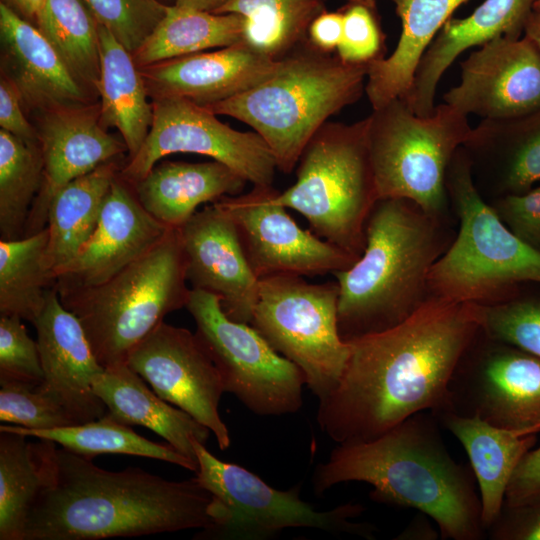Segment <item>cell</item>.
Here are the masks:
<instances>
[{
    "mask_svg": "<svg viewBox=\"0 0 540 540\" xmlns=\"http://www.w3.org/2000/svg\"><path fill=\"white\" fill-rule=\"evenodd\" d=\"M479 331L472 303L430 296L411 316L349 341L351 352L316 419L338 444L373 440L407 418L448 407V386Z\"/></svg>",
    "mask_w": 540,
    "mask_h": 540,
    "instance_id": "obj_1",
    "label": "cell"
},
{
    "mask_svg": "<svg viewBox=\"0 0 540 540\" xmlns=\"http://www.w3.org/2000/svg\"><path fill=\"white\" fill-rule=\"evenodd\" d=\"M218 518L214 496L196 476L172 481L140 468L109 471L61 447L29 512L24 540H100L207 530Z\"/></svg>",
    "mask_w": 540,
    "mask_h": 540,
    "instance_id": "obj_2",
    "label": "cell"
},
{
    "mask_svg": "<svg viewBox=\"0 0 540 540\" xmlns=\"http://www.w3.org/2000/svg\"><path fill=\"white\" fill-rule=\"evenodd\" d=\"M439 426L433 413L420 412L373 440L339 444L314 472L315 493L366 482L373 501L426 514L443 539H483L475 476L451 456Z\"/></svg>",
    "mask_w": 540,
    "mask_h": 540,
    "instance_id": "obj_3",
    "label": "cell"
},
{
    "mask_svg": "<svg viewBox=\"0 0 540 540\" xmlns=\"http://www.w3.org/2000/svg\"><path fill=\"white\" fill-rule=\"evenodd\" d=\"M454 222V215H431L409 199L376 201L365 224L363 253L333 274L344 341L392 328L428 300L429 273L456 236Z\"/></svg>",
    "mask_w": 540,
    "mask_h": 540,
    "instance_id": "obj_4",
    "label": "cell"
},
{
    "mask_svg": "<svg viewBox=\"0 0 540 540\" xmlns=\"http://www.w3.org/2000/svg\"><path fill=\"white\" fill-rule=\"evenodd\" d=\"M368 69L321 52L306 40L264 80L205 108L250 126L269 147L277 169L289 174L327 119L360 99Z\"/></svg>",
    "mask_w": 540,
    "mask_h": 540,
    "instance_id": "obj_5",
    "label": "cell"
},
{
    "mask_svg": "<svg viewBox=\"0 0 540 540\" xmlns=\"http://www.w3.org/2000/svg\"><path fill=\"white\" fill-rule=\"evenodd\" d=\"M445 184L458 228L430 270V295L491 304L506 299L523 283H540V253L518 239L479 193L462 146L448 166Z\"/></svg>",
    "mask_w": 540,
    "mask_h": 540,
    "instance_id": "obj_6",
    "label": "cell"
},
{
    "mask_svg": "<svg viewBox=\"0 0 540 540\" xmlns=\"http://www.w3.org/2000/svg\"><path fill=\"white\" fill-rule=\"evenodd\" d=\"M186 260L179 229L171 228L153 248L109 280L58 293L80 320L104 367L127 363L132 350L169 313L186 307Z\"/></svg>",
    "mask_w": 540,
    "mask_h": 540,
    "instance_id": "obj_7",
    "label": "cell"
},
{
    "mask_svg": "<svg viewBox=\"0 0 540 540\" xmlns=\"http://www.w3.org/2000/svg\"><path fill=\"white\" fill-rule=\"evenodd\" d=\"M366 128V118L326 122L304 147L296 182L275 195L276 202L303 215L317 236L358 257L378 200Z\"/></svg>",
    "mask_w": 540,
    "mask_h": 540,
    "instance_id": "obj_8",
    "label": "cell"
},
{
    "mask_svg": "<svg viewBox=\"0 0 540 540\" xmlns=\"http://www.w3.org/2000/svg\"><path fill=\"white\" fill-rule=\"evenodd\" d=\"M366 121L378 199L405 198L431 215L453 216L446 173L472 129L468 115L443 102L420 116L395 98Z\"/></svg>",
    "mask_w": 540,
    "mask_h": 540,
    "instance_id": "obj_9",
    "label": "cell"
},
{
    "mask_svg": "<svg viewBox=\"0 0 540 540\" xmlns=\"http://www.w3.org/2000/svg\"><path fill=\"white\" fill-rule=\"evenodd\" d=\"M195 476L214 496L219 519L197 534L202 539L264 540L290 528L318 529L374 539L375 527L354 521L364 508L358 503L319 511L300 498L301 485L278 490L248 469L218 459L205 444L193 441Z\"/></svg>",
    "mask_w": 540,
    "mask_h": 540,
    "instance_id": "obj_10",
    "label": "cell"
},
{
    "mask_svg": "<svg viewBox=\"0 0 540 540\" xmlns=\"http://www.w3.org/2000/svg\"><path fill=\"white\" fill-rule=\"evenodd\" d=\"M338 298L337 281L313 284L299 275L268 276L260 279L250 323L303 372L319 401L338 385L351 352L338 329Z\"/></svg>",
    "mask_w": 540,
    "mask_h": 540,
    "instance_id": "obj_11",
    "label": "cell"
},
{
    "mask_svg": "<svg viewBox=\"0 0 540 540\" xmlns=\"http://www.w3.org/2000/svg\"><path fill=\"white\" fill-rule=\"evenodd\" d=\"M196 324V335L218 368L225 391L259 416H280L303 405V372L276 352L247 323L230 319L220 299L191 289L185 307Z\"/></svg>",
    "mask_w": 540,
    "mask_h": 540,
    "instance_id": "obj_12",
    "label": "cell"
},
{
    "mask_svg": "<svg viewBox=\"0 0 540 540\" xmlns=\"http://www.w3.org/2000/svg\"><path fill=\"white\" fill-rule=\"evenodd\" d=\"M445 410L540 433V359L479 329L452 374Z\"/></svg>",
    "mask_w": 540,
    "mask_h": 540,
    "instance_id": "obj_13",
    "label": "cell"
},
{
    "mask_svg": "<svg viewBox=\"0 0 540 540\" xmlns=\"http://www.w3.org/2000/svg\"><path fill=\"white\" fill-rule=\"evenodd\" d=\"M152 105L149 133L119 172L125 181L134 185L170 154L193 153L227 165L253 186H272L276 162L256 132L235 130L207 108L184 98H157Z\"/></svg>",
    "mask_w": 540,
    "mask_h": 540,
    "instance_id": "obj_14",
    "label": "cell"
},
{
    "mask_svg": "<svg viewBox=\"0 0 540 540\" xmlns=\"http://www.w3.org/2000/svg\"><path fill=\"white\" fill-rule=\"evenodd\" d=\"M272 186H253L214 204L234 223L247 260L258 279L290 274H334L360 257L302 229L275 201Z\"/></svg>",
    "mask_w": 540,
    "mask_h": 540,
    "instance_id": "obj_15",
    "label": "cell"
},
{
    "mask_svg": "<svg viewBox=\"0 0 540 540\" xmlns=\"http://www.w3.org/2000/svg\"><path fill=\"white\" fill-rule=\"evenodd\" d=\"M127 364L158 396L206 426L221 450L230 447L218 410L224 381L196 333L163 321L132 350Z\"/></svg>",
    "mask_w": 540,
    "mask_h": 540,
    "instance_id": "obj_16",
    "label": "cell"
},
{
    "mask_svg": "<svg viewBox=\"0 0 540 540\" xmlns=\"http://www.w3.org/2000/svg\"><path fill=\"white\" fill-rule=\"evenodd\" d=\"M460 69L459 83L443 100L462 113L501 120L540 109V52L526 36L490 40Z\"/></svg>",
    "mask_w": 540,
    "mask_h": 540,
    "instance_id": "obj_17",
    "label": "cell"
},
{
    "mask_svg": "<svg viewBox=\"0 0 540 540\" xmlns=\"http://www.w3.org/2000/svg\"><path fill=\"white\" fill-rule=\"evenodd\" d=\"M34 118L43 158V181L23 237L46 228L49 206L62 187L128 153L123 139L110 134L101 123L98 101L47 109L34 114Z\"/></svg>",
    "mask_w": 540,
    "mask_h": 540,
    "instance_id": "obj_18",
    "label": "cell"
},
{
    "mask_svg": "<svg viewBox=\"0 0 540 540\" xmlns=\"http://www.w3.org/2000/svg\"><path fill=\"white\" fill-rule=\"evenodd\" d=\"M169 227L149 214L119 174L97 225L75 257L54 276L58 293L99 285L153 248Z\"/></svg>",
    "mask_w": 540,
    "mask_h": 540,
    "instance_id": "obj_19",
    "label": "cell"
},
{
    "mask_svg": "<svg viewBox=\"0 0 540 540\" xmlns=\"http://www.w3.org/2000/svg\"><path fill=\"white\" fill-rule=\"evenodd\" d=\"M179 232L190 288L216 295L230 319L250 324L260 280L232 220L212 203L197 211Z\"/></svg>",
    "mask_w": 540,
    "mask_h": 540,
    "instance_id": "obj_20",
    "label": "cell"
},
{
    "mask_svg": "<svg viewBox=\"0 0 540 540\" xmlns=\"http://www.w3.org/2000/svg\"><path fill=\"white\" fill-rule=\"evenodd\" d=\"M32 323L37 332L43 389L74 424L106 415L107 408L93 389L94 380L105 368L97 360L80 320L62 304L54 285L47 290L43 308Z\"/></svg>",
    "mask_w": 540,
    "mask_h": 540,
    "instance_id": "obj_21",
    "label": "cell"
},
{
    "mask_svg": "<svg viewBox=\"0 0 540 540\" xmlns=\"http://www.w3.org/2000/svg\"><path fill=\"white\" fill-rule=\"evenodd\" d=\"M277 63L240 42L139 69L152 100L179 97L208 107L258 84Z\"/></svg>",
    "mask_w": 540,
    "mask_h": 540,
    "instance_id": "obj_22",
    "label": "cell"
},
{
    "mask_svg": "<svg viewBox=\"0 0 540 540\" xmlns=\"http://www.w3.org/2000/svg\"><path fill=\"white\" fill-rule=\"evenodd\" d=\"M1 73L17 87L28 114L96 102L35 24L0 3Z\"/></svg>",
    "mask_w": 540,
    "mask_h": 540,
    "instance_id": "obj_23",
    "label": "cell"
},
{
    "mask_svg": "<svg viewBox=\"0 0 540 540\" xmlns=\"http://www.w3.org/2000/svg\"><path fill=\"white\" fill-rule=\"evenodd\" d=\"M462 147L474 184L486 201L527 192L540 180V109L514 118L482 120Z\"/></svg>",
    "mask_w": 540,
    "mask_h": 540,
    "instance_id": "obj_24",
    "label": "cell"
},
{
    "mask_svg": "<svg viewBox=\"0 0 540 540\" xmlns=\"http://www.w3.org/2000/svg\"><path fill=\"white\" fill-rule=\"evenodd\" d=\"M537 0H484L469 16L449 18L422 56L403 98L417 115H430L439 81L466 50L497 37L521 38Z\"/></svg>",
    "mask_w": 540,
    "mask_h": 540,
    "instance_id": "obj_25",
    "label": "cell"
},
{
    "mask_svg": "<svg viewBox=\"0 0 540 540\" xmlns=\"http://www.w3.org/2000/svg\"><path fill=\"white\" fill-rule=\"evenodd\" d=\"M247 180L227 165L213 160L157 163L133 185L145 210L169 228H181L204 203H215L243 192Z\"/></svg>",
    "mask_w": 540,
    "mask_h": 540,
    "instance_id": "obj_26",
    "label": "cell"
},
{
    "mask_svg": "<svg viewBox=\"0 0 540 540\" xmlns=\"http://www.w3.org/2000/svg\"><path fill=\"white\" fill-rule=\"evenodd\" d=\"M433 414L468 455L479 487L481 521L487 531L500 515L510 478L521 458L535 446L537 434L500 428L449 410Z\"/></svg>",
    "mask_w": 540,
    "mask_h": 540,
    "instance_id": "obj_27",
    "label": "cell"
},
{
    "mask_svg": "<svg viewBox=\"0 0 540 540\" xmlns=\"http://www.w3.org/2000/svg\"><path fill=\"white\" fill-rule=\"evenodd\" d=\"M145 382L125 363L105 368L94 380L93 389L112 418L150 429L197 463L193 441L206 444L211 431L184 410L168 404Z\"/></svg>",
    "mask_w": 540,
    "mask_h": 540,
    "instance_id": "obj_28",
    "label": "cell"
},
{
    "mask_svg": "<svg viewBox=\"0 0 540 540\" xmlns=\"http://www.w3.org/2000/svg\"><path fill=\"white\" fill-rule=\"evenodd\" d=\"M401 21V34L389 57L369 66L365 93L377 109L408 93L425 51L452 13L468 0H391Z\"/></svg>",
    "mask_w": 540,
    "mask_h": 540,
    "instance_id": "obj_29",
    "label": "cell"
},
{
    "mask_svg": "<svg viewBox=\"0 0 540 540\" xmlns=\"http://www.w3.org/2000/svg\"><path fill=\"white\" fill-rule=\"evenodd\" d=\"M100 79L97 87L100 120L116 128L134 157L144 143L153 120V105L140 69L129 52L99 24ZM127 159V160H128Z\"/></svg>",
    "mask_w": 540,
    "mask_h": 540,
    "instance_id": "obj_30",
    "label": "cell"
},
{
    "mask_svg": "<svg viewBox=\"0 0 540 540\" xmlns=\"http://www.w3.org/2000/svg\"><path fill=\"white\" fill-rule=\"evenodd\" d=\"M121 168L119 159L103 163L66 184L53 197L46 226V262L53 279L94 231L106 195Z\"/></svg>",
    "mask_w": 540,
    "mask_h": 540,
    "instance_id": "obj_31",
    "label": "cell"
},
{
    "mask_svg": "<svg viewBox=\"0 0 540 540\" xmlns=\"http://www.w3.org/2000/svg\"><path fill=\"white\" fill-rule=\"evenodd\" d=\"M0 430V540H24L29 512L52 471L56 443Z\"/></svg>",
    "mask_w": 540,
    "mask_h": 540,
    "instance_id": "obj_32",
    "label": "cell"
},
{
    "mask_svg": "<svg viewBox=\"0 0 540 540\" xmlns=\"http://www.w3.org/2000/svg\"><path fill=\"white\" fill-rule=\"evenodd\" d=\"M243 18L238 14H218L176 5L166 14L132 53L138 68L165 60L224 48L242 42Z\"/></svg>",
    "mask_w": 540,
    "mask_h": 540,
    "instance_id": "obj_33",
    "label": "cell"
},
{
    "mask_svg": "<svg viewBox=\"0 0 540 540\" xmlns=\"http://www.w3.org/2000/svg\"><path fill=\"white\" fill-rule=\"evenodd\" d=\"M324 0H228L215 13L243 18L242 42L279 61L307 40L311 22L326 9Z\"/></svg>",
    "mask_w": 540,
    "mask_h": 540,
    "instance_id": "obj_34",
    "label": "cell"
},
{
    "mask_svg": "<svg viewBox=\"0 0 540 540\" xmlns=\"http://www.w3.org/2000/svg\"><path fill=\"white\" fill-rule=\"evenodd\" d=\"M0 430L13 431L32 438L46 439L78 455L93 459L104 453L125 454L169 462L193 472L198 464L177 451L170 444L148 440L137 434L108 413L81 424L48 429L28 430L16 425L1 424Z\"/></svg>",
    "mask_w": 540,
    "mask_h": 540,
    "instance_id": "obj_35",
    "label": "cell"
},
{
    "mask_svg": "<svg viewBox=\"0 0 540 540\" xmlns=\"http://www.w3.org/2000/svg\"><path fill=\"white\" fill-rule=\"evenodd\" d=\"M48 228L12 240H0V315L31 323L41 312L54 279L47 266Z\"/></svg>",
    "mask_w": 540,
    "mask_h": 540,
    "instance_id": "obj_36",
    "label": "cell"
},
{
    "mask_svg": "<svg viewBox=\"0 0 540 540\" xmlns=\"http://www.w3.org/2000/svg\"><path fill=\"white\" fill-rule=\"evenodd\" d=\"M75 78L98 98L99 23L84 0H46L34 23Z\"/></svg>",
    "mask_w": 540,
    "mask_h": 540,
    "instance_id": "obj_37",
    "label": "cell"
},
{
    "mask_svg": "<svg viewBox=\"0 0 540 540\" xmlns=\"http://www.w3.org/2000/svg\"><path fill=\"white\" fill-rule=\"evenodd\" d=\"M43 181V158L37 143L0 130V237L24 236L32 205Z\"/></svg>",
    "mask_w": 540,
    "mask_h": 540,
    "instance_id": "obj_38",
    "label": "cell"
},
{
    "mask_svg": "<svg viewBox=\"0 0 540 540\" xmlns=\"http://www.w3.org/2000/svg\"><path fill=\"white\" fill-rule=\"evenodd\" d=\"M472 307L484 335L540 359V283H523L504 300Z\"/></svg>",
    "mask_w": 540,
    "mask_h": 540,
    "instance_id": "obj_39",
    "label": "cell"
},
{
    "mask_svg": "<svg viewBox=\"0 0 540 540\" xmlns=\"http://www.w3.org/2000/svg\"><path fill=\"white\" fill-rule=\"evenodd\" d=\"M0 421L28 430H48L73 425L66 410L41 383H1Z\"/></svg>",
    "mask_w": 540,
    "mask_h": 540,
    "instance_id": "obj_40",
    "label": "cell"
},
{
    "mask_svg": "<svg viewBox=\"0 0 540 540\" xmlns=\"http://www.w3.org/2000/svg\"><path fill=\"white\" fill-rule=\"evenodd\" d=\"M340 11L343 33L336 51L338 57L348 64L367 66L384 59L386 35L376 0H345Z\"/></svg>",
    "mask_w": 540,
    "mask_h": 540,
    "instance_id": "obj_41",
    "label": "cell"
},
{
    "mask_svg": "<svg viewBox=\"0 0 540 540\" xmlns=\"http://www.w3.org/2000/svg\"><path fill=\"white\" fill-rule=\"evenodd\" d=\"M98 23L131 53L135 52L167 11L158 0H84Z\"/></svg>",
    "mask_w": 540,
    "mask_h": 540,
    "instance_id": "obj_42",
    "label": "cell"
},
{
    "mask_svg": "<svg viewBox=\"0 0 540 540\" xmlns=\"http://www.w3.org/2000/svg\"><path fill=\"white\" fill-rule=\"evenodd\" d=\"M22 320L0 315V384L43 381L38 343L28 335Z\"/></svg>",
    "mask_w": 540,
    "mask_h": 540,
    "instance_id": "obj_43",
    "label": "cell"
},
{
    "mask_svg": "<svg viewBox=\"0 0 540 540\" xmlns=\"http://www.w3.org/2000/svg\"><path fill=\"white\" fill-rule=\"evenodd\" d=\"M501 222L524 244L540 253V187L487 201Z\"/></svg>",
    "mask_w": 540,
    "mask_h": 540,
    "instance_id": "obj_44",
    "label": "cell"
},
{
    "mask_svg": "<svg viewBox=\"0 0 540 540\" xmlns=\"http://www.w3.org/2000/svg\"><path fill=\"white\" fill-rule=\"evenodd\" d=\"M486 536L492 540H540V499L521 506H503Z\"/></svg>",
    "mask_w": 540,
    "mask_h": 540,
    "instance_id": "obj_45",
    "label": "cell"
},
{
    "mask_svg": "<svg viewBox=\"0 0 540 540\" xmlns=\"http://www.w3.org/2000/svg\"><path fill=\"white\" fill-rule=\"evenodd\" d=\"M539 499L540 446L529 450L519 461L507 486L504 506H521Z\"/></svg>",
    "mask_w": 540,
    "mask_h": 540,
    "instance_id": "obj_46",
    "label": "cell"
},
{
    "mask_svg": "<svg viewBox=\"0 0 540 540\" xmlns=\"http://www.w3.org/2000/svg\"><path fill=\"white\" fill-rule=\"evenodd\" d=\"M21 95L15 84L4 74L0 77V126L1 129L28 143H37L33 124L26 117Z\"/></svg>",
    "mask_w": 540,
    "mask_h": 540,
    "instance_id": "obj_47",
    "label": "cell"
},
{
    "mask_svg": "<svg viewBox=\"0 0 540 540\" xmlns=\"http://www.w3.org/2000/svg\"><path fill=\"white\" fill-rule=\"evenodd\" d=\"M343 33V15L337 11L325 10L310 24L307 31L308 42L317 50L333 54L341 42Z\"/></svg>",
    "mask_w": 540,
    "mask_h": 540,
    "instance_id": "obj_48",
    "label": "cell"
},
{
    "mask_svg": "<svg viewBox=\"0 0 540 540\" xmlns=\"http://www.w3.org/2000/svg\"><path fill=\"white\" fill-rule=\"evenodd\" d=\"M426 514L422 513V516H417L401 534L396 537L400 540H434L438 538V534L432 529L430 523L424 517Z\"/></svg>",
    "mask_w": 540,
    "mask_h": 540,
    "instance_id": "obj_49",
    "label": "cell"
},
{
    "mask_svg": "<svg viewBox=\"0 0 540 540\" xmlns=\"http://www.w3.org/2000/svg\"><path fill=\"white\" fill-rule=\"evenodd\" d=\"M228 0H176L178 7L215 13Z\"/></svg>",
    "mask_w": 540,
    "mask_h": 540,
    "instance_id": "obj_50",
    "label": "cell"
},
{
    "mask_svg": "<svg viewBox=\"0 0 540 540\" xmlns=\"http://www.w3.org/2000/svg\"><path fill=\"white\" fill-rule=\"evenodd\" d=\"M524 36L529 38L540 52V10H533L524 29Z\"/></svg>",
    "mask_w": 540,
    "mask_h": 540,
    "instance_id": "obj_51",
    "label": "cell"
},
{
    "mask_svg": "<svg viewBox=\"0 0 540 540\" xmlns=\"http://www.w3.org/2000/svg\"><path fill=\"white\" fill-rule=\"evenodd\" d=\"M1 2L10 7L24 19L30 21L27 0H2Z\"/></svg>",
    "mask_w": 540,
    "mask_h": 540,
    "instance_id": "obj_52",
    "label": "cell"
},
{
    "mask_svg": "<svg viewBox=\"0 0 540 540\" xmlns=\"http://www.w3.org/2000/svg\"><path fill=\"white\" fill-rule=\"evenodd\" d=\"M46 0H27L30 21L34 24L38 14L42 11Z\"/></svg>",
    "mask_w": 540,
    "mask_h": 540,
    "instance_id": "obj_53",
    "label": "cell"
},
{
    "mask_svg": "<svg viewBox=\"0 0 540 540\" xmlns=\"http://www.w3.org/2000/svg\"><path fill=\"white\" fill-rule=\"evenodd\" d=\"M159 2L167 5V6H172L175 4L176 0H158Z\"/></svg>",
    "mask_w": 540,
    "mask_h": 540,
    "instance_id": "obj_54",
    "label": "cell"
},
{
    "mask_svg": "<svg viewBox=\"0 0 540 540\" xmlns=\"http://www.w3.org/2000/svg\"><path fill=\"white\" fill-rule=\"evenodd\" d=\"M533 10H540V0H537L534 4Z\"/></svg>",
    "mask_w": 540,
    "mask_h": 540,
    "instance_id": "obj_55",
    "label": "cell"
},
{
    "mask_svg": "<svg viewBox=\"0 0 540 540\" xmlns=\"http://www.w3.org/2000/svg\"><path fill=\"white\" fill-rule=\"evenodd\" d=\"M324 1H326V0H324Z\"/></svg>",
    "mask_w": 540,
    "mask_h": 540,
    "instance_id": "obj_56",
    "label": "cell"
}]
</instances>
